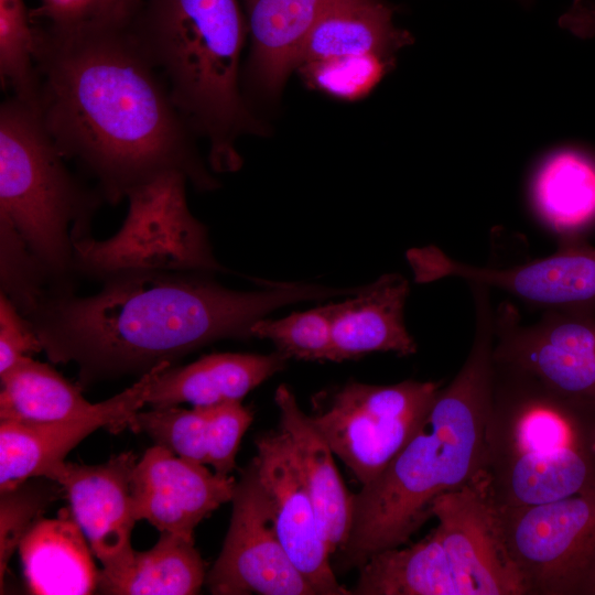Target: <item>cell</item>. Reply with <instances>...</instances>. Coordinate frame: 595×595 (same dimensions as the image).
Here are the masks:
<instances>
[{
    "label": "cell",
    "mask_w": 595,
    "mask_h": 595,
    "mask_svg": "<svg viewBox=\"0 0 595 595\" xmlns=\"http://www.w3.org/2000/svg\"><path fill=\"white\" fill-rule=\"evenodd\" d=\"M496 508L526 595H595V491Z\"/></svg>",
    "instance_id": "10"
},
{
    "label": "cell",
    "mask_w": 595,
    "mask_h": 595,
    "mask_svg": "<svg viewBox=\"0 0 595 595\" xmlns=\"http://www.w3.org/2000/svg\"><path fill=\"white\" fill-rule=\"evenodd\" d=\"M172 363L164 361L142 375L119 394L96 403L80 416L54 422H0V489L46 474L85 437L100 428L119 432L147 404L155 377Z\"/></svg>",
    "instance_id": "15"
},
{
    "label": "cell",
    "mask_w": 595,
    "mask_h": 595,
    "mask_svg": "<svg viewBox=\"0 0 595 595\" xmlns=\"http://www.w3.org/2000/svg\"><path fill=\"white\" fill-rule=\"evenodd\" d=\"M393 12L385 0H329L304 44L299 66L367 54L396 57L413 39L393 24Z\"/></svg>",
    "instance_id": "23"
},
{
    "label": "cell",
    "mask_w": 595,
    "mask_h": 595,
    "mask_svg": "<svg viewBox=\"0 0 595 595\" xmlns=\"http://www.w3.org/2000/svg\"><path fill=\"white\" fill-rule=\"evenodd\" d=\"M155 444L188 461L208 465L210 451L209 407L183 409L178 405L139 410L128 422Z\"/></svg>",
    "instance_id": "28"
},
{
    "label": "cell",
    "mask_w": 595,
    "mask_h": 595,
    "mask_svg": "<svg viewBox=\"0 0 595 595\" xmlns=\"http://www.w3.org/2000/svg\"><path fill=\"white\" fill-rule=\"evenodd\" d=\"M42 350V344L31 322L0 293V376L23 357H31Z\"/></svg>",
    "instance_id": "35"
},
{
    "label": "cell",
    "mask_w": 595,
    "mask_h": 595,
    "mask_svg": "<svg viewBox=\"0 0 595 595\" xmlns=\"http://www.w3.org/2000/svg\"><path fill=\"white\" fill-rule=\"evenodd\" d=\"M0 420L54 422L90 412L80 389L47 364L23 357L0 376Z\"/></svg>",
    "instance_id": "26"
},
{
    "label": "cell",
    "mask_w": 595,
    "mask_h": 595,
    "mask_svg": "<svg viewBox=\"0 0 595 595\" xmlns=\"http://www.w3.org/2000/svg\"><path fill=\"white\" fill-rule=\"evenodd\" d=\"M475 334L463 366L440 388L419 432L370 483L354 494L351 526L337 569L360 567L383 550L402 547L432 517L436 497L485 469L493 397L494 312L489 288L472 283Z\"/></svg>",
    "instance_id": "3"
},
{
    "label": "cell",
    "mask_w": 595,
    "mask_h": 595,
    "mask_svg": "<svg viewBox=\"0 0 595 595\" xmlns=\"http://www.w3.org/2000/svg\"><path fill=\"white\" fill-rule=\"evenodd\" d=\"M218 173L242 165L237 140L262 134L240 88L248 33L238 0H142L130 26Z\"/></svg>",
    "instance_id": "4"
},
{
    "label": "cell",
    "mask_w": 595,
    "mask_h": 595,
    "mask_svg": "<svg viewBox=\"0 0 595 595\" xmlns=\"http://www.w3.org/2000/svg\"><path fill=\"white\" fill-rule=\"evenodd\" d=\"M332 313L327 304L279 320L262 317L252 325L251 337L271 340L289 359L331 361Z\"/></svg>",
    "instance_id": "30"
},
{
    "label": "cell",
    "mask_w": 595,
    "mask_h": 595,
    "mask_svg": "<svg viewBox=\"0 0 595 595\" xmlns=\"http://www.w3.org/2000/svg\"><path fill=\"white\" fill-rule=\"evenodd\" d=\"M137 463L132 452H123L99 465L64 461L45 476L64 489L73 517L105 572L121 567L134 552L132 475Z\"/></svg>",
    "instance_id": "16"
},
{
    "label": "cell",
    "mask_w": 595,
    "mask_h": 595,
    "mask_svg": "<svg viewBox=\"0 0 595 595\" xmlns=\"http://www.w3.org/2000/svg\"><path fill=\"white\" fill-rule=\"evenodd\" d=\"M396 57L367 54L321 60L301 64L298 68L314 88L346 101L367 96L394 67Z\"/></svg>",
    "instance_id": "33"
},
{
    "label": "cell",
    "mask_w": 595,
    "mask_h": 595,
    "mask_svg": "<svg viewBox=\"0 0 595 595\" xmlns=\"http://www.w3.org/2000/svg\"><path fill=\"white\" fill-rule=\"evenodd\" d=\"M187 177L167 172L131 190L118 231L105 240L74 241L75 271L90 278L123 269L216 272L207 228L191 213Z\"/></svg>",
    "instance_id": "8"
},
{
    "label": "cell",
    "mask_w": 595,
    "mask_h": 595,
    "mask_svg": "<svg viewBox=\"0 0 595 595\" xmlns=\"http://www.w3.org/2000/svg\"><path fill=\"white\" fill-rule=\"evenodd\" d=\"M223 549L206 576L214 595H316L280 542L253 463L236 484Z\"/></svg>",
    "instance_id": "13"
},
{
    "label": "cell",
    "mask_w": 595,
    "mask_h": 595,
    "mask_svg": "<svg viewBox=\"0 0 595 595\" xmlns=\"http://www.w3.org/2000/svg\"><path fill=\"white\" fill-rule=\"evenodd\" d=\"M36 109L11 96L0 106V216L46 270L52 292L73 290L74 241L91 237L105 202L66 166Z\"/></svg>",
    "instance_id": "7"
},
{
    "label": "cell",
    "mask_w": 595,
    "mask_h": 595,
    "mask_svg": "<svg viewBox=\"0 0 595 595\" xmlns=\"http://www.w3.org/2000/svg\"><path fill=\"white\" fill-rule=\"evenodd\" d=\"M205 581V564L194 542L161 532L150 550L134 551L121 567L99 572L98 589L110 595H193Z\"/></svg>",
    "instance_id": "24"
},
{
    "label": "cell",
    "mask_w": 595,
    "mask_h": 595,
    "mask_svg": "<svg viewBox=\"0 0 595 595\" xmlns=\"http://www.w3.org/2000/svg\"><path fill=\"white\" fill-rule=\"evenodd\" d=\"M252 463L268 497L274 530L293 564L316 595H351L340 585L331 563L315 507L291 445L281 430L255 440Z\"/></svg>",
    "instance_id": "14"
},
{
    "label": "cell",
    "mask_w": 595,
    "mask_h": 595,
    "mask_svg": "<svg viewBox=\"0 0 595 595\" xmlns=\"http://www.w3.org/2000/svg\"><path fill=\"white\" fill-rule=\"evenodd\" d=\"M409 282L388 273L342 302L332 303V359H356L376 351L412 355L416 344L404 323Z\"/></svg>",
    "instance_id": "18"
},
{
    "label": "cell",
    "mask_w": 595,
    "mask_h": 595,
    "mask_svg": "<svg viewBox=\"0 0 595 595\" xmlns=\"http://www.w3.org/2000/svg\"><path fill=\"white\" fill-rule=\"evenodd\" d=\"M37 110L66 160L118 204L137 186L180 172L198 191L218 180L155 66L129 29L72 35L34 26Z\"/></svg>",
    "instance_id": "1"
},
{
    "label": "cell",
    "mask_w": 595,
    "mask_h": 595,
    "mask_svg": "<svg viewBox=\"0 0 595 595\" xmlns=\"http://www.w3.org/2000/svg\"><path fill=\"white\" fill-rule=\"evenodd\" d=\"M251 47L249 85L277 97L298 68L304 44L329 0H244Z\"/></svg>",
    "instance_id": "20"
},
{
    "label": "cell",
    "mask_w": 595,
    "mask_h": 595,
    "mask_svg": "<svg viewBox=\"0 0 595 595\" xmlns=\"http://www.w3.org/2000/svg\"><path fill=\"white\" fill-rule=\"evenodd\" d=\"M431 510L434 530L410 547L370 556L351 595H526L484 472L436 497Z\"/></svg>",
    "instance_id": "6"
},
{
    "label": "cell",
    "mask_w": 595,
    "mask_h": 595,
    "mask_svg": "<svg viewBox=\"0 0 595 595\" xmlns=\"http://www.w3.org/2000/svg\"><path fill=\"white\" fill-rule=\"evenodd\" d=\"M494 361L540 381L576 411L595 416V314L544 311L524 325L510 302L494 312Z\"/></svg>",
    "instance_id": "11"
},
{
    "label": "cell",
    "mask_w": 595,
    "mask_h": 595,
    "mask_svg": "<svg viewBox=\"0 0 595 595\" xmlns=\"http://www.w3.org/2000/svg\"><path fill=\"white\" fill-rule=\"evenodd\" d=\"M209 462L215 473L229 475L236 467V455L241 439L253 420V413L241 401L209 407Z\"/></svg>",
    "instance_id": "34"
},
{
    "label": "cell",
    "mask_w": 595,
    "mask_h": 595,
    "mask_svg": "<svg viewBox=\"0 0 595 595\" xmlns=\"http://www.w3.org/2000/svg\"><path fill=\"white\" fill-rule=\"evenodd\" d=\"M210 272L123 269L88 296L52 292L28 318L47 358L74 363L83 383L144 375L224 338H249L267 314L301 301L344 294L307 283H275L237 291Z\"/></svg>",
    "instance_id": "2"
},
{
    "label": "cell",
    "mask_w": 595,
    "mask_h": 595,
    "mask_svg": "<svg viewBox=\"0 0 595 595\" xmlns=\"http://www.w3.org/2000/svg\"><path fill=\"white\" fill-rule=\"evenodd\" d=\"M594 419L494 361L484 469L494 504L531 506L595 491Z\"/></svg>",
    "instance_id": "5"
},
{
    "label": "cell",
    "mask_w": 595,
    "mask_h": 595,
    "mask_svg": "<svg viewBox=\"0 0 595 595\" xmlns=\"http://www.w3.org/2000/svg\"><path fill=\"white\" fill-rule=\"evenodd\" d=\"M142 0H39L30 11L34 26L72 35L129 29Z\"/></svg>",
    "instance_id": "29"
},
{
    "label": "cell",
    "mask_w": 595,
    "mask_h": 595,
    "mask_svg": "<svg viewBox=\"0 0 595 595\" xmlns=\"http://www.w3.org/2000/svg\"><path fill=\"white\" fill-rule=\"evenodd\" d=\"M279 410V430L286 436L303 482L315 507L317 520L331 554L345 544L351 526L354 494L346 488L334 461V453L300 408L286 385L274 393Z\"/></svg>",
    "instance_id": "19"
},
{
    "label": "cell",
    "mask_w": 595,
    "mask_h": 595,
    "mask_svg": "<svg viewBox=\"0 0 595 595\" xmlns=\"http://www.w3.org/2000/svg\"><path fill=\"white\" fill-rule=\"evenodd\" d=\"M589 442H591V450H592L593 456L595 458V419L593 420L592 425H591Z\"/></svg>",
    "instance_id": "36"
},
{
    "label": "cell",
    "mask_w": 595,
    "mask_h": 595,
    "mask_svg": "<svg viewBox=\"0 0 595 595\" xmlns=\"http://www.w3.org/2000/svg\"><path fill=\"white\" fill-rule=\"evenodd\" d=\"M35 31L24 0H0V79L13 97L37 110ZM39 111V110H37Z\"/></svg>",
    "instance_id": "27"
},
{
    "label": "cell",
    "mask_w": 595,
    "mask_h": 595,
    "mask_svg": "<svg viewBox=\"0 0 595 595\" xmlns=\"http://www.w3.org/2000/svg\"><path fill=\"white\" fill-rule=\"evenodd\" d=\"M440 388L411 379L389 386L350 381L316 398L309 415L363 486L419 432Z\"/></svg>",
    "instance_id": "9"
},
{
    "label": "cell",
    "mask_w": 595,
    "mask_h": 595,
    "mask_svg": "<svg viewBox=\"0 0 595 595\" xmlns=\"http://www.w3.org/2000/svg\"><path fill=\"white\" fill-rule=\"evenodd\" d=\"M0 283L3 293L29 318L52 292L51 279L26 242L0 216Z\"/></svg>",
    "instance_id": "31"
},
{
    "label": "cell",
    "mask_w": 595,
    "mask_h": 595,
    "mask_svg": "<svg viewBox=\"0 0 595 595\" xmlns=\"http://www.w3.org/2000/svg\"><path fill=\"white\" fill-rule=\"evenodd\" d=\"M532 199L561 238L580 237L595 223V160L574 149L549 155L534 175Z\"/></svg>",
    "instance_id": "25"
},
{
    "label": "cell",
    "mask_w": 595,
    "mask_h": 595,
    "mask_svg": "<svg viewBox=\"0 0 595 595\" xmlns=\"http://www.w3.org/2000/svg\"><path fill=\"white\" fill-rule=\"evenodd\" d=\"M280 351L268 355L219 353L181 367L170 366L154 379L147 404L163 408L190 403L212 407L241 401L251 390L285 367Z\"/></svg>",
    "instance_id": "21"
},
{
    "label": "cell",
    "mask_w": 595,
    "mask_h": 595,
    "mask_svg": "<svg viewBox=\"0 0 595 595\" xmlns=\"http://www.w3.org/2000/svg\"><path fill=\"white\" fill-rule=\"evenodd\" d=\"M407 258L420 283L456 277L536 309L595 314V247L581 237L561 238L554 253L508 268L463 263L432 245L409 250Z\"/></svg>",
    "instance_id": "12"
},
{
    "label": "cell",
    "mask_w": 595,
    "mask_h": 595,
    "mask_svg": "<svg viewBox=\"0 0 595 595\" xmlns=\"http://www.w3.org/2000/svg\"><path fill=\"white\" fill-rule=\"evenodd\" d=\"M155 444L138 461L132 475L133 511L161 532L193 541L196 526L231 501L237 480L212 473Z\"/></svg>",
    "instance_id": "17"
},
{
    "label": "cell",
    "mask_w": 595,
    "mask_h": 595,
    "mask_svg": "<svg viewBox=\"0 0 595 595\" xmlns=\"http://www.w3.org/2000/svg\"><path fill=\"white\" fill-rule=\"evenodd\" d=\"M63 491L57 482L45 476L32 477L17 486L0 489L1 587L14 550Z\"/></svg>",
    "instance_id": "32"
},
{
    "label": "cell",
    "mask_w": 595,
    "mask_h": 595,
    "mask_svg": "<svg viewBox=\"0 0 595 595\" xmlns=\"http://www.w3.org/2000/svg\"><path fill=\"white\" fill-rule=\"evenodd\" d=\"M84 533L62 509L54 519H40L19 545L29 591L36 595H87L98 588L97 571Z\"/></svg>",
    "instance_id": "22"
}]
</instances>
